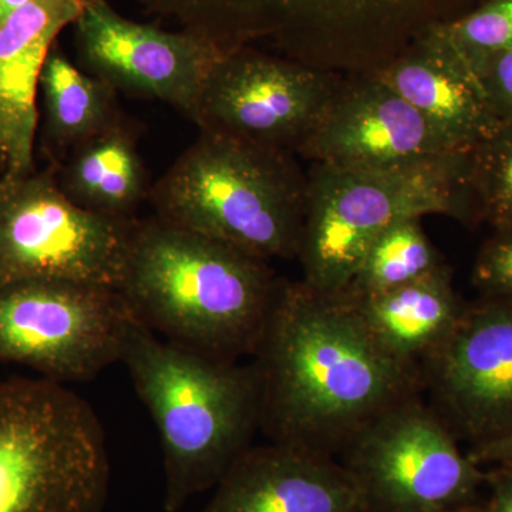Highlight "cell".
<instances>
[{
  "instance_id": "obj_1",
  "label": "cell",
  "mask_w": 512,
  "mask_h": 512,
  "mask_svg": "<svg viewBox=\"0 0 512 512\" xmlns=\"http://www.w3.org/2000/svg\"><path fill=\"white\" fill-rule=\"evenodd\" d=\"M259 430L338 458L387 410L423 394L420 366L387 355L348 299L284 281L251 356Z\"/></svg>"
},
{
  "instance_id": "obj_2",
  "label": "cell",
  "mask_w": 512,
  "mask_h": 512,
  "mask_svg": "<svg viewBox=\"0 0 512 512\" xmlns=\"http://www.w3.org/2000/svg\"><path fill=\"white\" fill-rule=\"evenodd\" d=\"M282 282L268 261L154 217L134 227L119 292L170 342L241 362L254 355Z\"/></svg>"
},
{
  "instance_id": "obj_3",
  "label": "cell",
  "mask_w": 512,
  "mask_h": 512,
  "mask_svg": "<svg viewBox=\"0 0 512 512\" xmlns=\"http://www.w3.org/2000/svg\"><path fill=\"white\" fill-rule=\"evenodd\" d=\"M485 0H171L183 28L339 76L373 73Z\"/></svg>"
},
{
  "instance_id": "obj_4",
  "label": "cell",
  "mask_w": 512,
  "mask_h": 512,
  "mask_svg": "<svg viewBox=\"0 0 512 512\" xmlns=\"http://www.w3.org/2000/svg\"><path fill=\"white\" fill-rule=\"evenodd\" d=\"M120 362L153 417L164 453L167 512L210 490L259 430L258 384L249 363L215 359L160 340L134 316Z\"/></svg>"
},
{
  "instance_id": "obj_5",
  "label": "cell",
  "mask_w": 512,
  "mask_h": 512,
  "mask_svg": "<svg viewBox=\"0 0 512 512\" xmlns=\"http://www.w3.org/2000/svg\"><path fill=\"white\" fill-rule=\"evenodd\" d=\"M306 190L295 154L200 131L148 200L158 220L269 262L298 256Z\"/></svg>"
},
{
  "instance_id": "obj_6",
  "label": "cell",
  "mask_w": 512,
  "mask_h": 512,
  "mask_svg": "<svg viewBox=\"0 0 512 512\" xmlns=\"http://www.w3.org/2000/svg\"><path fill=\"white\" fill-rule=\"evenodd\" d=\"M467 154H443L392 167L311 164L298 259L303 284L340 293L377 238L404 218L444 215L476 224Z\"/></svg>"
},
{
  "instance_id": "obj_7",
  "label": "cell",
  "mask_w": 512,
  "mask_h": 512,
  "mask_svg": "<svg viewBox=\"0 0 512 512\" xmlns=\"http://www.w3.org/2000/svg\"><path fill=\"white\" fill-rule=\"evenodd\" d=\"M110 463L92 406L62 383H0V512H101Z\"/></svg>"
},
{
  "instance_id": "obj_8",
  "label": "cell",
  "mask_w": 512,
  "mask_h": 512,
  "mask_svg": "<svg viewBox=\"0 0 512 512\" xmlns=\"http://www.w3.org/2000/svg\"><path fill=\"white\" fill-rule=\"evenodd\" d=\"M338 458L362 512L460 510L478 503L487 476L423 394L367 424Z\"/></svg>"
},
{
  "instance_id": "obj_9",
  "label": "cell",
  "mask_w": 512,
  "mask_h": 512,
  "mask_svg": "<svg viewBox=\"0 0 512 512\" xmlns=\"http://www.w3.org/2000/svg\"><path fill=\"white\" fill-rule=\"evenodd\" d=\"M137 221L74 204L52 165L0 180V285L63 279L119 291Z\"/></svg>"
},
{
  "instance_id": "obj_10",
  "label": "cell",
  "mask_w": 512,
  "mask_h": 512,
  "mask_svg": "<svg viewBox=\"0 0 512 512\" xmlns=\"http://www.w3.org/2000/svg\"><path fill=\"white\" fill-rule=\"evenodd\" d=\"M134 318L107 286L20 279L0 285V362L18 363L56 383L86 382L120 362Z\"/></svg>"
},
{
  "instance_id": "obj_11",
  "label": "cell",
  "mask_w": 512,
  "mask_h": 512,
  "mask_svg": "<svg viewBox=\"0 0 512 512\" xmlns=\"http://www.w3.org/2000/svg\"><path fill=\"white\" fill-rule=\"evenodd\" d=\"M342 77L255 47L228 50L212 70L194 124L296 156Z\"/></svg>"
},
{
  "instance_id": "obj_12",
  "label": "cell",
  "mask_w": 512,
  "mask_h": 512,
  "mask_svg": "<svg viewBox=\"0 0 512 512\" xmlns=\"http://www.w3.org/2000/svg\"><path fill=\"white\" fill-rule=\"evenodd\" d=\"M77 64L116 92L163 101L192 123L225 50L188 30L121 16L109 0H86L73 22Z\"/></svg>"
},
{
  "instance_id": "obj_13",
  "label": "cell",
  "mask_w": 512,
  "mask_h": 512,
  "mask_svg": "<svg viewBox=\"0 0 512 512\" xmlns=\"http://www.w3.org/2000/svg\"><path fill=\"white\" fill-rule=\"evenodd\" d=\"M423 396L460 443L512 433V298L466 303L448 338L420 363Z\"/></svg>"
},
{
  "instance_id": "obj_14",
  "label": "cell",
  "mask_w": 512,
  "mask_h": 512,
  "mask_svg": "<svg viewBox=\"0 0 512 512\" xmlns=\"http://www.w3.org/2000/svg\"><path fill=\"white\" fill-rule=\"evenodd\" d=\"M461 153L375 73L343 76L296 157L309 164L392 167Z\"/></svg>"
},
{
  "instance_id": "obj_15",
  "label": "cell",
  "mask_w": 512,
  "mask_h": 512,
  "mask_svg": "<svg viewBox=\"0 0 512 512\" xmlns=\"http://www.w3.org/2000/svg\"><path fill=\"white\" fill-rule=\"evenodd\" d=\"M201 512H362L338 458L271 443L251 446Z\"/></svg>"
},
{
  "instance_id": "obj_16",
  "label": "cell",
  "mask_w": 512,
  "mask_h": 512,
  "mask_svg": "<svg viewBox=\"0 0 512 512\" xmlns=\"http://www.w3.org/2000/svg\"><path fill=\"white\" fill-rule=\"evenodd\" d=\"M86 0H32L0 23V180L35 171L40 74Z\"/></svg>"
},
{
  "instance_id": "obj_17",
  "label": "cell",
  "mask_w": 512,
  "mask_h": 512,
  "mask_svg": "<svg viewBox=\"0 0 512 512\" xmlns=\"http://www.w3.org/2000/svg\"><path fill=\"white\" fill-rule=\"evenodd\" d=\"M458 151H468L500 128L476 74L426 36L373 72Z\"/></svg>"
},
{
  "instance_id": "obj_18",
  "label": "cell",
  "mask_w": 512,
  "mask_h": 512,
  "mask_svg": "<svg viewBox=\"0 0 512 512\" xmlns=\"http://www.w3.org/2000/svg\"><path fill=\"white\" fill-rule=\"evenodd\" d=\"M342 296L380 349L414 366H420L448 338L466 308L447 264L392 291L359 298Z\"/></svg>"
},
{
  "instance_id": "obj_19",
  "label": "cell",
  "mask_w": 512,
  "mask_h": 512,
  "mask_svg": "<svg viewBox=\"0 0 512 512\" xmlns=\"http://www.w3.org/2000/svg\"><path fill=\"white\" fill-rule=\"evenodd\" d=\"M52 167L57 184L74 204L116 220H137L153 187L136 138L121 117Z\"/></svg>"
},
{
  "instance_id": "obj_20",
  "label": "cell",
  "mask_w": 512,
  "mask_h": 512,
  "mask_svg": "<svg viewBox=\"0 0 512 512\" xmlns=\"http://www.w3.org/2000/svg\"><path fill=\"white\" fill-rule=\"evenodd\" d=\"M39 93L49 165L60 163L73 148L120 119L116 90L84 72L56 45L43 64Z\"/></svg>"
},
{
  "instance_id": "obj_21",
  "label": "cell",
  "mask_w": 512,
  "mask_h": 512,
  "mask_svg": "<svg viewBox=\"0 0 512 512\" xmlns=\"http://www.w3.org/2000/svg\"><path fill=\"white\" fill-rule=\"evenodd\" d=\"M446 265L431 244L421 218H404L386 229L370 247L342 295L349 298L392 291Z\"/></svg>"
},
{
  "instance_id": "obj_22",
  "label": "cell",
  "mask_w": 512,
  "mask_h": 512,
  "mask_svg": "<svg viewBox=\"0 0 512 512\" xmlns=\"http://www.w3.org/2000/svg\"><path fill=\"white\" fill-rule=\"evenodd\" d=\"M467 184L476 224L512 225V126H501L468 150Z\"/></svg>"
},
{
  "instance_id": "obj_23",
  "label": "cell",
  "mask_w": 512,
  "mask_h": 512,
  "mask_svg": "<svg viewBox=\"0 0 512 512\" xmlns=\"http://www.w3.org/2000/svg\"><path fill=\"white\" fill-rule=\"evenodd\" d=\"M427 36L474 73L488 57L512 49V0H485Z\"/></svg>"
},
{
  "instance_id": "obj_24",
  "label": "cell",
  "mask_w": 512,
  "mask_h": 512,
  "mask_svg": "<svg viewBox=\"0 0 512 512\" xmlns=\"http://www.w3.org/2000/svg\"><path fill=\"white\" fill-rule=\"evenodd\" d=\"M471 284L480 296L512 298V225L493 229L481 245L471 271Z\"/></svg>"
},
{
  "instance_id": "obj_25",
  "label": "cell",
  "mask_w": 512,
  "mask_h": 512,
  "mask_svg": "<svg viewBox=\"0 0 512 512\" xmlns=\"http://www.w3.org/2000/svg\"><path fill=\"white\" fill-rule=\"evenodd\" d=\"M474 74L494 119L512 126V49L488 57Z\"/></svg>"
},
{
  "instance_id": "obj_26",
  "label": "cell",
  "mask_w": 512,
  "mask_h": 512,
  "mask_svg": "<svg viewBox=\"0 0 512 512\" xmlns=\"http://www.w3.org/2000/svg\"><path fill=\"white\" fill-rule=\"evenodd\" d=\"M485 470V485L490 490L485 512H512V470L497 467Z\"/></svg>"
},
{
  "instance_id": "obj_27",
  "label": "cell",
  "mask_w": 512,
  "mask_h": 512,
  "mask_svg": "<svg viewBox=\"0 0 512 512\" xmlns=\"http://www.w3.org/2000/svg\"><path fill=\"white\" fill-rule=\"evenodd\" d=\"M467 454L480 467L512 470V433L490 443L468 448Z\"/></svg>"
},
{
  "instance_id": "obj_28",
  "label": "cell",
  "mask_w": 512,
  "mask_h": 512,
  "mask_svg": "<svg viewBox=\"0 0 512 512\" xmlns=\"http://www.w3.org/2000/svg\"><path fill=\"white\" fill-rule=\"evenodd\" d=\"M29 2H32V0H0V23L8 18L10 13L22 8Z\"/></svg>"
},
{
  "instance_id": "obj_29",
  "label": "cell",
  "mask_w": 512,
  "mask_h": 512,
  "mask_svg": "<svg viewBox=\"0 0 512 512\" xmlns=\"http://www.w3.org/2000/svg\"><path fill=\"white\" fill-rule=\"evenodd\" d=\"M453 512H485L484 504L476 503L467 505V507L460 508V510H456Z\"/></svg>"
}]
</instances>
